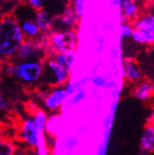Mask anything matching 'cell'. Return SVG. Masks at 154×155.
<instances>
[{
    "label": "cell",
    "instance_id": "1",
    "mask_svg": "<svg viewBox=\"0 0 154 155\" xmlns=\"http://www.w3.org/2000/svg\"><path fill=\"white\" fill-rule=\"evenodd\" d=\"M26 38L20 23L12 13H6L0 19V63L14 60L18 49Z\"/></svg>",
    "mask_w": 154,
    "mask_h": 155
},
{
    "label": "cell",
    "instance_id": "2",
    "mask_svg": "<svg viewBox=\"0 0 154 155\" xmlns=\"http://www.w3.org/2000/svg\"><path fill=\"white\" fill-rule=\"evenodd\" d=\"M15 79L25 86H35L43 81L44 64L42 60L13 61Z\"/></svg>",
    "mask_w": 154,
    "mask_h": 155
},
{
    "label": "cell",
    "instance_id": "3",
    "mask_svg": "<svg viewBox=\"0 0 154 155\" xmlns=\"http://www.w3.org/2000/svg\"><path fill=\"white\" fill-rule=\"evenodd\" d=\"M48 36V56L59 53L75 52L79 44V33L77 29L52 30Z\"/></svg>",
    "mask_w": 154,
    "mask_h": 155
},
{
    "label": "cell",
    "instance_id": "4",
    "mask_svg": "<svg viewBox=\"0 0 154 155\" xmlns=\"http://www.w3.org/2000/svg\"><path fill=\"white\" fill-rule=\"evenodd\" d=\"M45 131L38 128L31 116L23 119L19 126L18 137L19 140L24 143L29 150H37L47 147Z\"/></svg>",
    "mask_w": 154,
    "mask_h": 155
},
{
    "label": "cell",
    "instance_id": "5",
    "mask_svg": "<svg viewBox=\"0 0 154 155\" xmlns=\"http://www.w3.org/2000/svg\"><path fill=\"white\" fill-rule=\"evenodd\" d=\"M44 72L43 82L48 87L65 86L70 81L71 72L60 65L52 56H48L44 60Z\"/></svg>",
    "mask_w": 154,
    "mask_h": 155
},
{
    "label": "cell",
    "instance_id": "6",
    "mask_svg": "<svg viewBox=\"0 0 154 155\" xmlns=\"http://www.w3.org/2000/svg\"><path fill=\"white\" fill-rule=\"evenodd\" d=\"M47 58V52L42 43L37 40H26L18 49L13 61H31L42 60Z\"/></svg>",
    "mask_w": 154,
    "mask_h": 155
},
{
    "label": "cell",
    "instance_id": "7",
    "mask_svg": "<svg viewBox=\"0 0 154 155\" xmlns=\"http://www.w3.org/2000/svg\"><path fill=\"white\" fill-rule=\"evenodd\" d=\"M68 97L69 95L65 86L49 88L48 95L43 101L44 110L51 114L58 113L64 106Z\"/></svg>",
    "mask_w": 154,
    "mask_h": 155
},
{
    "label": "cell",
    "instance_id": "8",
    "mask_svg": "<svg viewBox=\"0 0 154 155\" xmlns=\"http://www.w3.org/2000/svg\"><path fill=\"white\" fill-rule=\"evenodd\" d=\"M122 76L125 82L130 85L144 80V72L139 63L130 57H125L122 60Z\"/></svg>",
    "mask_w": 154,
    "mask_h": 155
},
{
    "label": "cell",
    "instance_id": "9",
    "mask_svg": "<svg viewBox=\"0 0 154 155\" xmlns=\"http://www.w3.org/2000/svg\"><path fill=\"white\" fill-rule=\"evenodd\" d=\"M121 22L129 21L133 22L144 12L145 6L135 0H121L119 1Z\"/></svg>",
    "mask_w": 154,
    "mask_h": 155
},
{
    "label": "cell",
    "instance_id": "10",
    "mask_svg": "<svg viewBox=\"0 0 154 155\" xmlns=\"http://www.w3.org/2000/svg\"><path fill=\"white\" fill-rule=\"evenodd\" d=\"M80 17L77 15V13L74 12L71 5H67L59 16L57 17L55 16L54 26L60 25L61 26L60 30L76 29L78 25L80 24ZM54 26H53V28H54Z\"/></svg>",
    "mask_w": 154,
    "mask_h": 155
},
{
    "label": "cell",
    "instance_id": "11",
    "mask_svg": "<svg viewBox=\"0 0 154 155\" xmlns=\"http://www.w3.org/2000/svg\"><path fill=\"white\" fill-rule=\"evenodd\" d=\"M132 95L143 102H149L154 99V83L151 80L144 79L132 87Z\"/></svg>",
    "mask_w": 154,
    "mask_h": 155
},
{
    "label": "cell",
    "instance_id": "12",
    "mask_svg": "<svg viewBox=\"0 0 154 155\" xmlns=\"http://www.w3.org/2000/svg\"><path fill=\"white\" fill-rule=\"evenodd\" d=\"M139 149L142 155L154 154V130L149 124H147L143 130Z\"/></svg>",
    "mask_w": 154,
    "mask_h": 155
},
{
    "label": "cell",
    "instance_id": "13",
    "mask_svg": "<svg viewBox=\"0 0 154 155\" xmlns=\"http://www.w3.org/2000/svg\"><path fill=\"white\" fill-rule=\"evenodd\" d=\"M34 20L38 28L41 30L42 34H48L52 31L55 16H53L48 11L44 9L42 11L35 12Z\"/></svg>",
    "mask_w": 154,
    "mask_h": 155
},
{
    "label": "cell",
    "instance_id": "14",
    "mask_svg": "<svg viewBox=\"0 0 154 155\" xmlns=\"http://www.w3.org/2000/svg\"><path fill=\"white\" fill-rule=\"evenodd\" d=\"M19 23L22 32L27 40H37L42 35L34 18H27L23 21H19Z\"/></svg>",
    "mask_w": 154,
    "mask_h": 155
},
{
    "label": "cell",
    "instance_id": "15",
    "mask_svg": "<svg viewBox=\"0 0 154 155\" xmlns=\"http://www.w3.org/2000/svg\"><path fill=\"white\" fill-rule=\"evenodd\" d=\"M134 29L154 32V13L144 12L139 17L133 22Z\"/></svg>",
    "mask_w": 154,
    "mask_h": 155
},
{
    "label": "cell",
    "instance_id": "16",
    "mask_svg": "<svg viewBox=\"0 0 154 155\" xmlns=\"http://www.w3.org/2000/svg\"><path fill=\"white\" fill-rule=\"evenodd\" d=\"M132 40L138 45L153 46L154 45V32H149L145 30L134 29Z\"/></svg>",
    "mask_w": 154,
    "mask_h": 155
},
{
    "label": "cell",
    "instance_id": "17",
    "mask_svg": "<svg viewBox=\"0 0 154 155\" xmlns=\"http://www.w3.org/2000/svg\"><path fill=\"white\" fill-rule=\"evenodd\" d=\"M60 129H61V114L59 113L50 114L44 130L45 134H48L51 137H56L59 134Z\"/></svg>",
    "mask_w": 154,
    "mask_h": 155
},
{
    "label": "cell",
    "instance_id": "18",
    "mask_svg": "<svg viewBox=\"0 0 154 155\" xmlns=\"http://www.w3.org/2000/svg\"><path fill=\"white\" fill-rule=\"evenodd\" d=\"M57 63L67 69L68 71L72 72V68L74 64V60H75V52H67V53H59V54H54L52 55Z\"/></svg>",
    "mask_w": 154,
    "mask_h": 155
},
{
    "label": "cell",
    "instance_id": "19",
    "mask_svg": "<svg viewBox=\"0 0 154 155\" xmlns=\"http://www.w3.org/2000/svg\"><path fill=\"white\" fill-rule=\"evenodd\" d=\"M18 150L19 147L12 139L5 138L0 140V155H14Z\"/></svg>",
    "mask_w": 154,
    "mask_h": 155
},
{
    "label": "cell",
    "instance_id": "20",
    "mask_svg": "<svg viewBox=\"0 0 154 155\" xmlns=\"http://www.w3.org/2000/svg\"><path fill=\"white\" fill-rule=\"evenodd\" d=\"M48 116L49 114L44 109H36L31 115V118L38 128L42 130H44L48 120Z\"/></svg>",
    "mask_w": 154,
    "mask_h": 155
},
{
    "label": "cell",
    "instance_id": "21",
    "mask_svg": "<svg viewBox=\"0 0 154 155\" xmlns=\"http://www.w3.org/2000/svg\"><path fill=\"white\" fill-rule=\"evenodd\" d=\"M86 96L87 95H86L85 89H81V90H80L78 92L74 93L73 95L69 96L67 101L64 104V106L70 107V106H75L77 104H79V103H80L81 101H83V100L86 98Z\"/></svg>",
    "mask_w": 154,
    "mask_h": 155
},
{
    "label": "cell",
    "instance_id": "22",
    "mask_svg": "<svg viewBox=\"0 0 154 155\" xmlns=\"http://www.w3.org/2000/svg\"><path fill=\"white\" fill-rule=\"evenodd\" d=\"M134 28L132 22L129 21H122L120 24V35L122 39H128L130 38L133 34Z\"/></svg>",
    "mask_w": 154,
    "mask_h": 155
},
{
    "label": "cell",
    "instance_id": "23",
    "mask_svg": "<svg viewBox=\"0 0 154 155\" xmlns=\"http://www.w3.org/2000/svg\"><path fill=\"white\" fill-rule=\"evenodd\" d=\"M84 81L85 80H81V81H69V82L65 85V88L67 90V93L69 96L73 95L74 93L78 92L81 89H84Z\"/></svg>",
    "mask_w": 154,
    "mask_h": 155
},
{
    "label": "cell",
    "instance_id": "24",
    "mask_svg": "<svg viewBox=\"0 0 154 155\" xmlns=\"http://www.w3.org/2000/svg\"><path fill=\"white\" fill-rule=\"evenodd\" d=\"M92 83H93L96 87L101 88V87H109L110 82L107 81V79L103 76H95L92 79Z\"/></svg>",
    "mask_w": 154,
    "mask_h": 155
},
{
    "label": "cell",
    "instance_id": "25",
    "mask_svg": "<svg viewBox=\"0 0 154 155\" xmlns=\"http://www.w3.org/2000/svg\"><path fill=\"white\" fill-rule=\"evenodd\" d=\"M85 2L82 1V0H74V1L71 2V7L73 8L74 12L77 13V15L80 17L82 16V14L84 12V6H85V4H84Z\"/></svg>",
    "mask_w": 154,
    "mask_h": 155
},
{
    "label": "cell",
    "instance_id": "26",
    "mask_svg": "<svg viewBox=\"0 0 154 155\" xmlns=\"http://www.w3.org/2000/svg\"><path fill=\"white\" fill-rule=\"evenodd\" d=\"M11 101L3 95L0 94V113L1 114H8L11 111Z\"/></svg>",
    "mask_w": 154,
    "mask_h": 155
},
{
    "label": "cell",
    "instance_id": "27",
    "mask_svg": "<svg viewBox=\"0 0 154 155\" xmlns=\"http://www.w3.org/2000/svg\"><path fill=\"white\" fill-rule=\"evenodd\" d=\"M4 74L9 78L15 76V63L13 61L4 64Z\"/></svg>",
    "mask_w": 154,
    "mask_h": 155
},
{
    "label": "cell",
    "instance_id": "28",
    "mask_svg": "<svg viewBox=\"0 0 154 155\" xmlns=\"http://www.w3.org/2000/svg\"><path fill=\"white\" fill-rule=\"evenodd\" d=\"M28 6L35 12L44 10V2L42 0H29L28 1Z\"/></svg>",
    "mask_w": 154,
    "mask_h": 155
},
{
    "label": "cell",
    "instance_id": "29",
    "mask_svg": "<svg viewBox=\"0 0 154 155\" xmlns=\"http://www.w3.org/2000/svg\"><path fill=\"white\" fill-rule=\"evenodd\" d=\"M6 128L0 124V140H2V139H5V138H8L7 137V133H6Z\"/></svg>",
    "mask_w": 154,
    "mask_h": 155
},
{
    "label": "cell",
    "instance_id": "30",
    "mask_svg": "<svg viewBox=\"0 0 154 155\" xmlns=\"http://www.w3.org/2000/svg\"><path fill=\"white\" fill-rule=\"evenodd\" d=\"M148 124H149V125L152 127L153 130H154V111H152L151 114L149 116V118H148Z\"/></svg>",
    "mask_w": 154,
    "mask_h": 155
},
{
    "label": "cell",
    "instance_id": "31",
    "mask_svg": "<svg viewBox=\"0 0 154 155\" xmlns=\"http://www.w3.org/2000/svg\"><path fill=\"white\" fill-rule=\"evenodd\" d=\"M14 155H28V154L27 151H25V150H21L19 149V150H18L16 153H15Z\"/></svg>",
    "mask_w": 154,
    "mask_h": 155
},
{
    "label": "cell",
    "instance_id": "32",
    "mask_svg": "<svg viewBox=\"0 0 154 155\" xmlns=\"http://www.w3.org/2000/svg\"><path fill=\"white\" fill-rule=\"evenodd\" d=\"M152 111H154V99L152 100Z\"/></svg>",
    "mask_w": 154,
    "mask_h": 155
},
{
    "label": "cell",
    "instance_id": "33",
    "mask_svg": "<svg viewBox=\"0 0 154 155\" xmlns=\"http://www.w3.org/2000/svg\"><path fill=\"white\" fill-rule=\"evenodd\" d=\"M3 16V14H2V12H1V11H0V19H1V17Z\"/></svg>",
    "mask_w": 154,
    "mask_h": 155
},
{
    "label": "cell",
    "instance_id": "34",
    "mask_svg": "<svg viewBox=\"0 0 154 155\" xmlns=\"http://www.w3.org/2000/svg\"><path fill=\"white\" fill-rule=\"evenodd\" d=\"M152 155H154V154H152Z\"/></svg>",
    "mask_w": 154,
    "mask_h": 155
}]
</instances>
